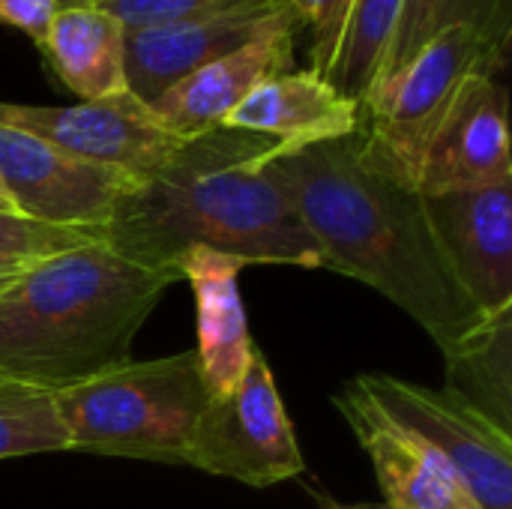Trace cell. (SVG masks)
I'll return each instance as SVG.
<instances>
[{
	"label": "cell",
	"mask_w": 512,
	"mask_h": 509,
	"mask_svg": "<svg viewBox=\"0 0 512 509\" xmlns=\"http://www.w3.org/2000/svg\"><path fill=\"white\" fill-rule=\"evenodd\" d=\"M174 282L105 240L30 261L0 291V381L54 396L126 363Z\"/></svg>",
	"instance_id": "obj_3"
},
{
	"label": "cell",
	"mask_w": 512,
	"mask_h": 509,
	"mask_svg": "<svg viewBox=\"0 0 512 509\" xmlns=\"http://www.w3.org/2000/svg\"><path fill=\"white\" fill-rule=\"evenodd\" d=\"M27 264H30V261H24V258H3V255H0V291L9 288V285L27 270Z\"/></svg>",
	"instance_id": "obj_26"
},
{
	"label": "cell",
	"mask_w": 512,
	"mask_h": 509,
	"mask_svg": "<svg viewBox=\"0 0 512 509\" xmlns=\"http://www.w3.org/2000/svg\"><path fill=\"white\" fill-rule=\"evenodd\" d=\"M333 402L372 459L387 507L483 509L468 483L438 450L390 420L354 381H348Z\"/></svg>",
	"instance_id": "obj_13"
},
{
	"label": "cell",
	"mask_w": 512,
	"mask_h": 509,
	"mask_svg": "<svg viewBox=\"0 0 512 509\" xmlns=\"http://www.w3.org/2000/svg\"><path fill=\"white\" fill-rule=\"evenodd\" d=\"M303 24L285 6L252 42L228 51L177 81L150 102L153 117L177 138H198L225 123V117L267 78L294 69V45Z\"/></svg>",
	"instance_id": "obj_11"
},
{
	"label": "cell",
	"mask_w": 512,
	"mask_h": 509,
	"mask_svg": "<svg viewBox=\"0 0 512 509\" xmlns=\"http://www.w3.org/2000/svg\"><path fill=\"white\" fill-rule=\"evenodd\" d=\"M354 384L399 426L438 450L483 509H512V435L465 402L396 375H360Z\"/></svg>",
	"instance_id": "obj_7"
},
{
	"label": "cell",
	"mask_w": 512,
	"mask_h": 509,
	"mask_svg": "<svg viewBox=\"0 0 512 509\" xmlns=\"http://www.w3.org/2000/svg\"><path fill=\"white\" fill-rule=\"evenodd\" d=\"M438 249L483 315L512 309V180L423 195Z\"/></svg>",
	"instance_id": "obj_10"
},
{
	"label": "cell",
	"mask_w": 512,
	"mask_h": 509,
	"mask_svg": "<svg viewBox=\"0 0 512 509\" xmlns=\"http://www.w3.org/2000/svg\"><path fill=\"white\" fill-rule=\"evenodd\" d=\"M405 0H351L324 81L363 108L375 87Z\"/></svg>",
	"instance_id": "obj_19"
},
{
	"label": "cell",
	"mask_w": 512,
	"mask_h": 509,
	"mask_svg": "<svg viewBox=\"0 0 512 509\" xmlns=\"http://www.w3.org/2000/svg\"><path fill=\"white\" fill-rule=\"evenodd\" d=\"M288 6L297 12L303 27H312V51H309L312 66L309 69L315 75H324L351 0H288Z\"/></svg>",
	"instance_id": "obj_24"
},
{
	"label": "cell",
	"mask_w": 512,
	"mask_h": 509,
	"mask_svg": "<svg viewBox=\"0 0 512 509\" xmlns=\"http://www.w3.org/2000/svg\"><path fill=\"white\" fill-rule=\"evenodd\" d=\"M240 270L243 264L237 258L210 249H189L180 261V276L195 294L198 345L192 351L210 396L231 393L243 381L255 354L237 285Z\"/></svg>",
	"instance_id": "obj_16"
},
{
	"label": "cell",
	"mask_w": 512,
	"mask_h": 509,
	"mask_svg": "<svg viewBox=\"0 0 512 509\" xmlns=\"http://www.w3.org/2000/svg\"><path fill=\"white\" fill-rule=\"evenodd\" d=\"M186 465L255 489L306 471L273 372L258 348L243 381L231 393L207 399L186 447Z\"/></svg>",
	"instance_id": "obj_6"
},
{
	"label": "cell",
	"mask_w": 512,
	"mask_h": 509,
	"mask_svg": "<svg viewBox=\"0 0 512 509\" xmlns=\"http://www.w3.org/2000/svg\"><path fill=\"white\" fill-rule=\"evenodd\" d=\"M267 171L315 240L321 267L381 291L435 339L441 354L486 318L453 279L423 195L375 159L363 126L336 141L276 147Z\"/></svg>",
	"instance_id": "obj_1"
},
{
	"label": "cell",
	"mask_w": 512,
	"mask_h": 509,
	"mask_svg": "<svg viewBox=\"0 0 512 509\" xmlns=\"http://www.w3.org/2000/svg\"><path fill=\"white\" fill-rule=\"evenodd\" d=\"M0 210H9V207H3V204H0Z\"/></svg>",
	"instance_id": "obj_30"
},
{
	"label": "cell",
	"mask_w": 512,
	"mask_h": 509,
	"mask_svg": "<svg viewBox=\"0 0 512 509\" xmlns=\"http://www.w3.org/2000/svg\"><path fill=\"white\" fill-rule=\"evenodd\" d=\"M360 105L333 90L312 69H288L261 81L222 126L276 141L285 150L336 141L360 129Z\"/></svg>",
	"instance_id": "obj_15"
},
{
	"label": "cell",
	"mask_w": 512,
	"mask_h": 509,
	"mask_svg": "<svg viewBox=\"0 0 512 509\" xmlns=\"http://www.w3.org/2000/svg\"><path fill=\"white\" fill-rule=\"evenodd\" d=\"M507 63V51L480 30L459 24L423 45L411 63L372 87L360 114L369 150L393 174L414 186L417 165L432 135L474 75H492Z\"/></svg>",
	"instance_id": "obj_5"
},
{
	"label": "cell",
	"mask_w": 512,
	"mask_h": 509,
	"mask_svg": "<svg viewBox=\"0 0 512 509\" xmlns=\"http://www.w3.org/2000/svg\"><path fill=\"white\" fill-rule=\"evenodd\" d=\"M288 0H102L99 6L108 9L126 30L150 27L165 21H186V18H210L240 9H273Z\"/></svg>",
	"instance_id": "obj_23"
},
{
	"label": "cell",
	"mask_w": 512,
	"mask_h": 509,
	"mask_svg": "<svg viewBox=\"0 0 512 509\" xmlns=\"http://www.w3.org/2000/svg\"><path fill=\"white\" fill-rule=\"evenodd\" d=\"M459 24L480 30L492 45L507 51L512 30V0H405L378 81L399 72L438 33Z\"/></svg>",
	"instance_id": "obj_20"
},
{
	"label": "cell",
	"mask_w": 512,
	"mask_h": 509,
	"mask_svg": "<svg viewBox=\"0 0 512 509\" xmlns=\"http://www.w3.org/2000/svg\"><path fill=\"white\" fill-rule=\"evenodd\" d=\"M93 240H105L102 228H57L24 219L12 210H0V255L39 261Z\"/></svg>",
	"instance_id": "obj_22"
},
{
	"label": "cell",
	"mask_w": 512,
	"mask_h": 509,
	"mask_svg": "<svg viewBox=\"0 0 512 509\" xmlns=\"http://www.w3.org/2000/svg\"><path fill=\"white\" fill-rule=\"evenodd\" d=\"M0 204H3V207H9V201H6V192H3V186H0ZM9 210H12V207H9ZM12 213H15V210H12Z\"/></svg>",
	"instance_id": "obj_29"
},
{
	"label": "cell",
	"mask_w": 512,
	"mask_h": 509,
	"mask_svg": "<svg viewBox=\"0 0 512 509\" xmlns=\"http://www.w3.org/2000/svg\"><path fill=\"white\" fill-rule=\"evenodd\" d=\"M510 180L507 90L492 75H474L423 150L414 189L444 195Z\"/></svg>",
	"instance_id": "obj_12"
},
{
	"label": "cell",
	"mask_w": 512,
	"mask_h": 509,
	"mask_svg": "<svg viewBox=\"0 0 512 509\" xmlns=\"http://www.w3.org/2000/svg\"><path fill=\"white\" fill-rule=\"evenodd\" d=\"M240 9L210 18L165 21L126 30V87L144 105L210 60L252 42L282 9Z\"/></svg>",
	"instance_id": "obj_14"
},
{
	"label": "cell",
	"mask_w": 512,
	"mask_h": 509,
	"mask_svg": "<svg viewBox=\"0 0 512 509\" xmlns=\"http://www.w3.org/2000/svg\"><path fill=\"white\" fill-rule=\"evenodd\" d=\"M57 9V0H0V21L42 45Z\"/></svg>",
	"instance_id": "obj_25"
},
{
	"label": "cell",
	"mask_w": 512,
	"mask_h": 509,
	"mask_svg": "<svg viewBox=\"0 0 512 509\" xmlns=\"http://www.w3.org/2000/svg\"><path fill=\"white\" fill-rule=\"evenodd\" d=\"M102 0H57V6L60 9H66V6H99Z\"/></svg>",
	"instance_id": "obj_28"
},
{
	"label": "cell",
	"mask_w": 512,
	"mask_h": 509,
	"mask_svg": "<svg viewBox=\"0 0 512 509\" xmlns=\"http://www.w3.org/2000/svg\"><path fill=\"white\" fill-rule=\"evenodd\" d=\"M69 450L54 396L0 381V459H24Z\"/></svg>",
	"instance_id": "obj_21"
},
{
	"label": "cell",
	"mask_w": 512,
	"mask_h": 509,
	"mask_svg": "<svg viewBox=\"0 0 512 509\" xmlns=\"http://www.w3.org/2000/svg\"><path fill=\"white\" fill-rule=\"evenodd\" d=\"M54 75L78 102L126 93V27L102 6H66L42 39Z\"/></svg>",
	"instance_id": "obj_17"
},
{
	"label": "cell",
	"mask_w": 512,
	"mask_h": 509,
	"mask_svg": "<svg viewBox=\"0 0 512 509\" xmlns=\"http://www.w3.org/2000/svg\"><path fill=\"white\" fill-rule=\"evenodd\" d=\"M138 180L0 123V186L9 207L57 228H105Z\"/></svg>",
	"instance_id": "obj_8"
},
{
	"label": "cell",
	"mask_w": 512,
	"mask_h": 509,
	"mask_svg": "<svg viewBox=\"0 0 512 509\" xmlns=\"http://www.w3.org/2000/svg\"><path fill=\"white\" fill-rule=\"evenodd\" d=\"M279 144L216 126L186 138L150 177L117 204L102 237L123 258L180 276L189 249H210L249 264L321 267V252L291 198L267 171Z\"/></svg>",
	"instance_id": "obj_2"
},
{
	"label": "cell",
	"mask_w": 512,
	"mask_h": 509,
	"mask_svg": "<svg viewBox=\"0 0 512 509\" xmlns=\"http://www.w3.org/2000/svg\"><path fill=\"white\" fill-rule=\"evenodd\" d=\"M207 399L195 351H180L99 372L54 393V408L75 453L186 465Z\"/></svg>",
	"instance_id": "obj_4"
},
{
	"label": "cell",
	"mask_w": 512,
	"mask_h": 509,
	"mask_svg": "<svg viewBox=\"0 0 512 509\" xmlns=\"http://www.w3.org/2000/svg\"><path fill=\"white\" fill-rule=\"evenodd\" d=\"M312 498H315L318 509H393L387 504H345V501H336L333 495H321V492H315Z\"/></svg>",
	"instance_id": "obj_27"
},
{
	"label": "cell",
	"mask_w": 512,
	"mask_h": 509,
	"mask_svg": "<svg viewBox=\"0 0 512 509\" xmlns=\"http://www.w3.org/2000/svg\"><path fill=\"white\" fill-rule=\"evenodd\" d=\"M0 123L30 132L78 159L117 168L135 180L150 177L183 138L171 135L129 90L75 105L0 102Z\"/></svg>",
	"instance_id": "obj_9"
},
{
	"label": "cell",
	"mask_w": 512,
	"mask_h": 509,
	"mask_svg": "<svg viewBox=\"0 0 512 509\" xmlns=\"http://www.w3.org/2000/svg\"><path fill=\"white\" fill-rule=\"evenodd\" d=\"M444 360L441 390L512 435V309L486 315Z\"/></svg>",
	"instance_id": "obj_18"
}]
</instances>
